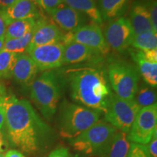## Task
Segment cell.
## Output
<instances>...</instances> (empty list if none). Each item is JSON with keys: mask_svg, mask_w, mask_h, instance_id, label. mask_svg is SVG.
Returning a JSON list of instances; mask_svg holds the SVG:
<instances>
[{"mask_svg": "<svg viewBox=\"0 0 157 157\" xmlns=\"http://www.w3.org/2000/svg\"><path fill=\"white\" fill-rule=\"evenodd\" d=\"M34 29L21 38L5 39L2 50L17 54L24 53L30 44L31 40L34 35Z\"/></svg>", "mask_w": 157, "mask_h": 157, "instance_id": "obj_24", "label": "cell"}, {"mask_svg": "<svg viewBox=\"0 0 157 157\" xmlns=\"http://www.w3.org/2000/svg\"><path fill=\"white\" fill-rule=\"evenodd\" d=\"M6 27H7V25L2 15H0V39H5Z\"/></svg>", "mask_w": 157, "mask_h": 157, "instance_id": "obj_36", "label": "cell"}, {"mask_svg": "<svg viewBox=\"0 0 157 157\" xmlns=\"http://www.w3.org/2000/svg\"><path fill=\"white\" fill-rule=\"evenodd\" d=\"M66 34L56 23L49 22L46 17L42 15L37 19L36 28L29 48L59 42L63 43Z\"/></svg>", "mask_w": 157, "mask_h": 157, "instance_id": "obj_13", "label": "cell"}, {"mask_svg": "<svg viewBox=\"0 0 157 157\" xmlns=\"http://www.w3.org/2000/svg\"><path fill=\"white\" fill-rule=\"evenodd\" d=\"M102 114L97 110L65 101L59 112V134L65 139L72 140L99 121Z\"/></svg>", "mask_w": 157, "mask_h": 157, "instance_id": "obj_4", "label": "cell"}, {"mask_svg": "<svg viewBox=\"0 0 157 157\" xmlns=\"http://www.w3.org/2000/svg\"><path fill=\"white\" fill-rule=\"evenodd\" d=\"M64 44L63 42L29 48L25 52L34 60L39 71L57 69L63 66Z\"/></svg>", "mask_w": 157, "mask_h": 157, "instance_id": "obj_11", "label": "cell"}, {"mask_svg": "<svg viewBox=\"0 0 157 157\" xmlns=\"http://www.w3.org/2000/svg\"><path fill=\"white\" fill-rule=\"evenodd\" d=\"M0 157H5V155L4 154H0Z\"/></svg>", "mask_w": 157, "mask_h": 157, "instance_id": "obj_41", "label": "cell"}, {"mask_svg": "<svg viewBox=\"0 0 157 157\" xmlns=\"http://www.w3.org/2000/svg\"><path fill=\"white\" fill-rule=\"evenodd\" d=\"M151 157H157V131L153 135L148 143L146 145Z\"/></svg>", "mask_w": 157, "mask_h": 157, "instance_id": "obj_30", "label": "cell"}, {"mask_svg": "<svg viewBox=\"0 0 157 157\" xmlns=\"http://www.w3.org/2000/svg\"><path fill=\"white\" fill-rule=\"evenodd\" d=\"M53 23L64 32L74 33L85 25L90 20L82 14L65 4H61L48 13Z\"/></svg>", "mask_w": 157, "mask_h": 157, "instance_id": "obj_12", "label": "cell"}, {"mask_svg": "<svg viewBox=\"0 0 157 157\" xmlns=\"http://www.w3.org/2000/svg\"><path fill=\"white\" fill-rule=\"evenodd\" d=\"M76 103L104 113L112 94L105 72L93 65L75 66L63 72Z\"/></svg>", "mask_w": 157, "mask_h": 157, "instance_id": "obj_2", "label": "cell"}, {"mask_svg": "<svg viewBox=\"0 0 157 157\" xmlns=\"http://www.w3.org/2000/svg\"><path fill=\"white\" fill-rule=\"evenodd\" d=\"M132 46L136 50L146 51L157 49V34L156 32L147 31L135 35Z\"/></svg>", "mask_w": 157, "mask_h": 157, "instance_id": "obj_25", "label": "cell"}, {"mask_svg": "<svg viewBox=\"0 0 157 157\" xmlns=\"http://www.w3.org/2000/svg\"><path fill=\"white\" fill-rule=\"evenodd\" d=\"M39 69L28 54L17 55L12 77L15 82L24 86H30L36 78Z\"/></svg>", "mask_w": 157, "mask_h": 157, "instance_id": "obj_16", "label": "cell"}, {"mask_svg": "<svg viewBox=\"0 0 157 157\" xmlns=\"http://www.w3.org/2000/svg\"><path fill=\"white\" fill-rule=\"evenodd\" d=\"M7 92H6V88L3 84L0 83V97H4L6 96Z\"/></svg>", "mask_w": 157, "mask_h": 157, "instance_id": "obj_38", "label": "cell"}, {"mask_svg": "<svg viewBox=\"0 0 157 157\" xmlns=\"http://www.w3.org/2000/svg\"><path fill=\"white\" fill-rule=\"evenodd\" d=\"M5 126L9 143L27 154L45 151L56 140L53 129L30 102L14 95L6 97Z\"/></svg>", "mask_w": 157, "mask_h": 157, "instance_id": "obj_1", "label": "cell"}, {"mask_svg": "<svg viewBox=\"0 0 157 157\" xmlns=\"http://www.w3.org/2000/svg\"><path fill=\"white\" fill-rule=\"evenodd\" d=\"M107 74L115 95L124 99H134L140 81L136 66L123 60L113 61L108 66Z\"/></svg>", "mask_w": 157, "mask_h": 157, "instance_id": "obj_6", "label": "cell"}, {"mask_svg": "<svg viewBox=\"0 0 157 157\" xmlns=\"http://www.w3.org/2000/svg\"><path fill=\"white\" fill-rule=\"evenodd\" d=\"M127 157H151L145 145L131 143Z\"/></svg>", "mask_w": 157, "mask_h": 157, "instance_id": "obj_27", "label": "cell"}, {"mask_svg": "<svg viewBox=\"0 0 157 157\" xmlns=\"http://www.w3.org/2000/svg\"><path fill=\"white\" fill-rule=\"evenodd\" d=\"M63 3L85 15L93 23L99 25L103 23L95 0H63Z\"/></svg>", "mask_w": 157, "mask_h": 157, "instance_id": "obj_20", "label": "cell"}, {"mask_svg": "<svg viewBox=\"0 0 157 157\" xmlns=\"http://www.w3.org/2000/svg\"><path fill=\"white\" fill-rule=\"evenodd\" d=\"M150 15L151 22L155 32L157 31V5L156 0H144Z\"/></svg>", "mask_w": 157, "mask_h": 157, "instance_id": "obj_28", "label": "cell"}, {"mask_svg": "<svg viewBox=\"0 0 157 157\" xmlns=\"http://www.w3.org/2000/svg\"><path fill=\"white\" fill-rule=\"evenodd\" d=\"M133 0H98V8L103 21L123 17Z\"/></svg>", "mask_w": 157, "mask_h": 157, "instance_id": "obj_18", "label": "cell"}, {"mask_svg": "<svg viewBox=\"0 0 157 157\" xmlns=\"http://www.w3.org/2000/svg\"><path fill=\"white\" fill-rule=\"evenodd\" d=\"M103 36L110 49L122 53L132 46L135 33L128 18L123 16L109 21Z\"/></svg>", "mask_w": 157, "mask_h": 157, "instance_id": "obj_9", "label": "cell"}, {"mask_svg": "<svg viewBox=\"0 0 157 157\" xmlns=\"http://www.w3.org/2000/svg\"><path fill=\"white\" fill-rule=\"evenodd\" d=\"M157 131V104L140 109L137 112L129 132L131 143L147 145Z\"/></svg>", "mask_w": 157, "mask_h": 157, "instance_id": "obj_8", "label": "cell"}, {"mask_svg": "<svg viewBox=\"0 0 157 157\" xmlns=\"http://www.w3.org/2000/svg\"><path fill=\"white\" fill-rule=\"evenodd\" d=\"M5 157H25L22 153L15 149H10L5 152Z\"/></svg>", "mask_w": 157, "mask_h": 157, "instance_id": "obj_35", "label": "cell"}, {"mask_svg": "<svg viewBox=\"0 0 157 157\" xmlns=\"http://www.w3.org/2000/svg\"><path fill=\"white\" fill-rule=\"evenodd\" d=\"M130 145L127 133L118 131L109 148L100 157H127Z\"/></svg>", "mask_w": 157, "mask_h": 157, "instance_id": "obj_21", "label": "cell"}, {"mask_svg": "<svg viewBox=\"0 0 157 157\" xmlns=\"http://www.w3.org/2000/svg\"><path fill=\"white\" fill-rule=\"evenodd\" d=\"M17 55L3 50L0 52V78L12 77Z\"/></svg>", "mask_w": 157, "mask_h": 157, "instance_id": "obj_26", "label": "cell"}, {"mask_svg": "<svg viewBox=\"0 0 157 157\" xmlns=\"http://www.w3.org/2000/svg\"><path fill=\"white\" fill-rule=\"evenodd\" d=\"M6 97H0V129L4 128L5 123L6 111Z\"/></svg>", "mask_w": 157, "mask_h": 157, "instance_id": "obj_32", "label": "cell"}, {"mask_svg": "<svg viewBox=\"0 0 157 157\" xmlns=\"http://www.w3.org/2000/svg\"><path fill=\"white\" fill-rule=\"evenodd\" d=\"M134 100L140 109L150 106L156 103V93L154 87L145 82L138 86Z\"/></svg>", "mask_w": 157, "mask_h": 157, "instance_id": "obj_23", "label": "cell"}, {"mask_svg": "<svg viewBox=\"0 0 157 157\" xmlns=\"http://www.w3.org/2000/svg\"><path fill=\"white\" fill-rule=\"evenodd\" d=\"M65 84L63 72L56 69L44 71L31 84V100L48 121L56 114Z\"/></svg>", "mask_w": 157, "mask_h": 157, "instance_id": "obj_3", "label": "cell"}, {"mask_svg": "<svg viewBox=\"0 0 157 157\" xmlns=\"http://www.w3.org/2000/svg\"><path fill=\"white\" fill-rule=\"evenodd\" d=\"M129 8V17L127 18L132 25L135 35L154 31L144 0H135Z\"/></svg>", "mask_w": 157, "mask_h": 157, "instance_id": "obj_17", "label": "cell"}, {"mask_svg": "<svg viewBox=\"0 0 157 157\" xmlns=\"http://www.w3.org/2000/svg\"><path fill=\"white\" fill-rule=\"evenodd\" d=\"M139 110L134 99H124L112 93L103 113V120L119 132L128 133Z\"/></svg>", "mask_w": 157, "mask_h": 157, "instance_id": "obj_7", "label": "cell"}, {"mask_svg": "<svg viewBox=\"0 0 157 157\" xmlns=\"http://www.w3.org/2000/svg\"><path fill=\"white\" fill-rule=\"evenodd\" d=\"M16 0H0V9L5 8L14 3Z\"/></svg>", "mask_w": 157, "mask_h": 157, "instance_id": "obj_37", "label": "cell"}, {"mask_svg": "<svg viewBox=\"0 0 157 157\" xmlns=\"http://www.w3.org/2000/svg\"><path fill=\"white\" fill-rule=\"evenodd\" d=\"M9 148V140L5 128L0 129V154H4Z\"/></svg>", "mask_w": 157, "mask_h": 157, "instance_id": "obj_31", "label": "cell"}, {"mask_svg": "<svg viewBox=\"0 0 157 157\" xmlns=\"http://www.w3.org/2000/svg\"><path fill=\"white\" fill-rule=\"evenodd\" d=\"M101 55L80 43L69 42L64 44L63 66L78 65L86 62H98Z\"/></svg>", "mask_w": 157, "mask_h": 157, "instance_id": "obj_15", "label": "cell"}, {"mask_svg": "<svg viewBox=\"0 0 157 157\" xmlns=\"http://www.w3.org/2000/svg\"><path fill=\"white\" fill-rule=\"evenodd\" d=\"M145 58L152 63H157V49L142 51Z\"/></svg>", "mask_w": 157, "mask_h": 157, "instance_id": "obj_34", "label": "cell"}, {"mask_svg": "<svg viewBox=\"0 0 157 157\" xmlns=\"http://www.w3.org/2000/svg\"><path fill=\"white\" fill-rule=\"evenodd\" d=\"M130 55L137 65L139 74L144 82L152 87L157 85V63H152L145 58L143 52L138 50H131Z\"/></svg>", "mask_w": 157, "mask_h": 157, "instance_id": "obj_19", "label": "cell"}, {"mask_svg": "<svg viewBox=\"0 0 157 157\" xmlns=\"http://www.w3.org/2000/svg\"><path fill=\"white\" fill-rule=\"evenodd\" d=\"M0 15L6 25L13 21L28 18L37 19L42 16L39 6L34 0H16L8 7L0 9Z\"/></svg>", "mask_w": 157, "mask_h": 157, "instance_id": "obj_14", "label": "cell"}, {"mask_svg": "<svg viewBox=\"0 0 157 157\" xmlns=\"http://www.w3.org/2000/svg\"><path fill=\"white\" fill-rule=\"evenodd\" d=\"M70 157H90L86 156V155L80 154V153H76V154H70Z\"/></svg>", "mask_w": 157, "mask_h": 157, "instance_id": "obj_39", "label": "cell"}, {"mask_svg": "<svg viewBox=\"0 0 157 157\" xmlns=\"http://www.w3.org/2000/svg\"><path fill=\"white\" fill-rule=\"evenodd\" d=\"M48 157H70V153L67 148L60 147V148L54 149L49 154Z\"/></svg>", "mask_w": 157, "mask_h": 157, "instance_id": "obj_33", "label": "cell"}, {"mask_svg": "<svg viewBox=\"0 0 157 157\" xmlns=\"http://www.w3.org/2000/svg\"><path fill=\"white\" fill-rule=\"evenodd\" d=\"M34 2L39 8L48 13L63 4V0H34Z\"/></svg>", "mask_w": 157, "mask_h": 157, "instance_id": "obj_29", "label": "cell"}, {"mask_svg": "<svg viewBox=\"0 0 157 157\" xmlns=\"http://www.w3.org/2000/svg\"><path fill=\"white\" fill-rule=\"evenodd\" d=\"M4 43H5V39H0V52L2 50Z\"/></svg>", "mask_w": 157, "mask_h": 157, "instance_id": "obj_40", "label": "cell"}, {"mask_svg": "<svg viewBox=\"0 0 157 157\" xmlns=\"http://www.w3.org/2000/svg\"><path fill=\"white\" fill-rule=\"evenodd\" d=\"M69 42L85 45L101 56L109 54L111 50L104 38L100 25L93 22L85 25L75 32L66 33L63 44Z\"/></svg>", "mask_w": 157, "mask_h": 157, "instance_id": "obj_10", "label": "cell"}, {"mask_svg": "<svg viewBox=\"0 0 157 157\" xmlns=\"http://www.w3.org/2000/svg\"><path fill=\"white\" fill-rule=\"evenodd\" d=\"M37 19L28 18L19 20L9 23L6 27L5 39L21 38L27 34L36 27Z\"/></svg>", "mask_w": 157, "mask_h": 157, "instance_id": "obj_22", "label": "cell"}, {"mask_svg": "<svg viewBox=\"0 0 157 157\" xmlns=\"http://www.w3.org/2000/svg\"><path fill=\"white\" fill-rule=\"evenodd\" d=\"M117 132L114 127L100 119L69 143L77 153L90 157H100L109 148Z\"/></svg>", "mask_w": 157, "mask_h": 157, "instance_id": "obj_5", "label": "cell"}]
</instances>
